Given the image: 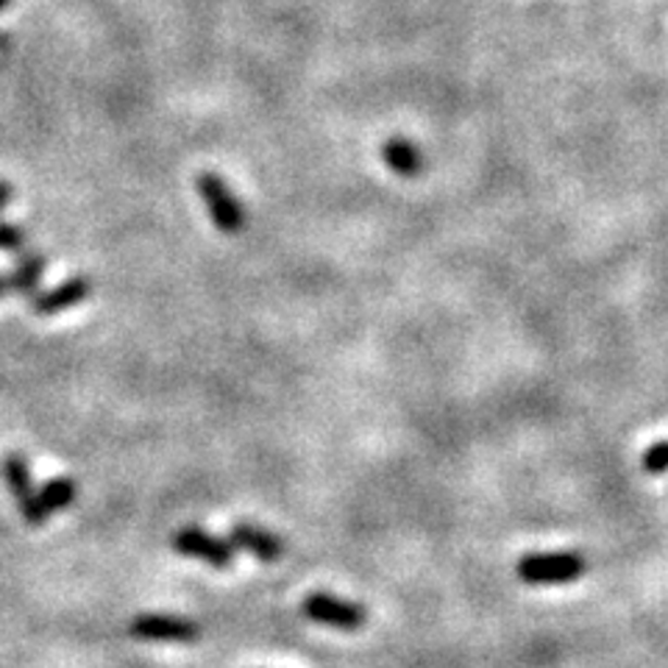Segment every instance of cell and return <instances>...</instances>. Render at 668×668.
Returning a JSON list of instances; mask_svg holds the SVG:
<instances>
[{
	"label": "cell",
	"instance_id": "obj_4",
	"mask_svg": "<svg viewBox=\"0 0 668 668\" xmlns=\"http://www.w3.org/2000/svg\"><path fill=\"white\" fill-rule=\"evenodd\" d=\"M301 613L316 621V624L332 627V630L343 632H357L366 624V610H362L357 602L341 599V596H332V593H309L307 599L301 602Z\"/></svg>",
	"mask_w": 668,
	"mask_h": 668
},
{
	"label": "cell",
	"instance_id": "obj_1",
	"mask_svg": "<svg viewBox=\"0 0 668 668\" xmlns=\"http://www.w3.org/2000/svg\"><path fill=\"white\" fill-rule=\"evenodd\" d=\"M585 557L577 552H546V555H523L516 571L527 585H568L585 574Z\"/></svg>",
	"mask_w": 668,
	"mask_h": 668
},
{
	"label": "cell",
	"instance_id": "obj_10",
	"mask_svg": "<svg viewBox=\"0 0 668 668\" xmlns=\"http://www.w3.org/2000/svg\"><path fill=\"white\" fill-rule=\"evenodd\" d=\"M76 496H78V485L76 480H70V477H57V480L45 482V485L37 491V510L39 516H42V521H48L53 512L73 505Z\"/></svg>",
	"mask_w": 668,
	"mask_h": 668
},
{
	"label": "cell",
	"instance_id": "obj_8",
	"mask_svg": "<svg viewBox=\"0 0 668 668\" xmlns=\"http://www.w3.org/2000/svg\"><path fill=\"white\" fill-rule=\"evenodd\" d=\"M228 535H232L228 541L234 543V548H246L259 562H279L284 557L282 537L273 535L265 527H257V523H234Z\"/></svg>",
	"mask_w": 668,
	"mask_h": 668
},
{
	"label": "cell",
	"instance_id": "obj_12",
	"mask_svg": "<svg viewBox=\"0 0 668 668\" xmlns=\"http://www.w3.org/2000/svg\"><path fill=\"white\" fill-rule=\"evenodd\" d=\"M28 234L26 228L14 226V223L0 221V251L3 253H20L26 251Z\"/></svg>",
	"mask_w": 668,
	"mask_h": 668
},
{
	"label": "cell",
	"instance_id": "obj_2",
	"mask_svg": "<svg viewBox=\"0 0 668 668\" xmlns=\"http://www.w3.org/2000/svg\"><path fill=\"white\" fill-rule=\"evenodd\" d=\"M196 189L218 232L240 234L243 228H246L248 214L246 209H243L240 198L234 196L232 187H228L218 173H201V176L196 178Z\"/></svg>",
	"mask_w": 668,
	"mask_h": 668
},
{
	"label": "cell",
	"instance_id": "obj_13",
	"mask_svg": "<svg viewBox=\"0 0 668 668\" xmlns=\"http://www.w3.org/2000/svg\"><path fill=\"white\" fill-rule=\"evenodd\" d=\"M641 466L646 473H666L668 471V441L652 443L641 457Z\"/></svg>",
	"mask_w": 668,
	"mask_h": 668
},
{
	"label": "cell",
	"instance_id": "obj_7",
	"mask_svg": "<svg viewBox=\"0 0 668 668\" xmlns=\"http://www.w3.org/2000/svg\"><path fill=\"white\" fill-rule=\"evenodd\" d=\"M92 296V282L84 276H73L67 282L57 284L53 290H39L37 296L32 298V309L34 316L39 318H51L64 312L70 307H78L82 301Z\"/></svg>",
	"mask_w": 668,
	"mask_h": 668
},
{
	"label": "cell",
	"instance_id": "obj_3",
	"mask_svg": "<svg viewBox=\"0 0 668 668\" xmlns=\"http://www.w3.org/2000/svg\"><path fill=\"white\" fill-rule=\"evenodd\" d=\"M171 546L176 548L178 555L209 562L212 568H232L234 557H237L232 541L212 535V532L201 530V527H182V530H176L171 537Z\"/></svg>",
	"mask_w": 668,
	"mask_h": 668
},
{
	"label": "cell",
	"instance_id": "obj_14",
	"mask_svg": "<svg viewBox=\"0 0 668 668\" xmlns=\"http://www.w3.org/2000/svg\"><path fill=\"white\" fill-rule=\"evenodd\" d=\"M12 196H14L12 184L0 178V214H3V209H7L9 203H12Z\"/></svg>",
	"mask_w": 668,
	"mask_h": 668
},
{
	"label": "cell",
	"instance_id": "obj_6",
	"mask_svg": "<svg viewBox=\"0 0 668 668\" xmlns=\"http://www.w3.org/2000/svg\"><path fill=\"white\" fill-rule=\"evenodd\" d=\"M128 632L139 638V641L187 643L201 635V627L193 618L168 616V613H146V616L134 618L132 624H128Z\"/></svg>",
	"mask_w": 668,
	"mask_h": 668
},
{
	"label": "cell",
	"instance_id": "obj_16",
	"mask_svg": "<svg viewBox=\"0 0 668 668\" xmlns=\"http://www.w3.org/2000/svg\"><path fill=\"white\" fill-rule=\"evenodd\" d=\"M0 51L3 53L9 51V34H3V32H0Z\"/></svg>",
	"mask_w": 668,
	"mask_h": 668
},
{
	"label": "cell",
	"instance_id": "obj_15",
	"mask_svg": "<svg viewBox=\"0 0 668 668\" xmlns=\"http://www.w3.org/2000/svg\"><path fill=\"white\" fill-rule=\"evenodd\" d=\"M9 296V284H7V276H0V301Z\"/></svg>",
	"mask_w": 668,
	"mask_h": 668
},
{
	"label": "cell",
	"instance_id": "obj_5",
	"mask_svg": "<svg viewBox=\"0 0 668 668\" xmlns=\"http://www.w3.org/2000/svg\"><path fill=\"white\" fill-rule=\"evenodd\" d=\"M0 471H3V480H7V487H9V493H12L14 505H17L23 521L32 523V527L45 523L42 516H39V510H37V487H34L28 457L20 455V451H12V455L3 457V462H0Z\"/></svg>",
	"mask_w": 668,
	"mask_h": 668
},
{
	"label": "cell",
	"instance_id": "obj_11",
	"mask_svg": "<svg viewBox=\"0 0 668 668\" xmlns=\"http://www.w3.org/2000/svg\"><path fill=\"white\" fill-rule=\"evenodd\" d=\"M382 157H385L387 168L404 178H412L423 171L421 151L412 146L410 139H398V137L391 139L385 146V151H382Z\"/></svg>",
	"mask_w": 668,
	"mask_h": 668
},
{
	"label": "cell",
	"instance_id": "obj_17",
	"mask_svg": "<svg viewBox=\"0 0 668 668\" xmlns=\"http://www.w3.org/2000/svg\"><path fill=\"white\" fill-rule=\"evenodd\" d=\"M9 7H12V0H0V14L7 12V9H9Z\"/></svg>",
	"mask_w": 668,
	"mask_h": 668
},
{
	"label": "cell",
	"instance_id": "obj_9",
	"mask_svg": "<svg viewBox=\"0 0 668 668\" xmlns=\"http://www.w3.org/2000/svg\"><path fill=\"white\" fill-rule=\"evenodd\" d=\"M45 265H48V257L39 251H20L14 259V268L9 271L7 284L9 293L23 298H34L39 293V282H42Z\"/></svg>",
	"mask_w": 668,
	"mask_h": 668
}]
</instances>
